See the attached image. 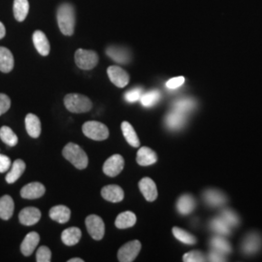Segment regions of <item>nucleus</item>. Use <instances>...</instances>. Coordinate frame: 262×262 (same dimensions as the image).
<instances>
[{
    "mask_svg": "<svg viewBox=\"0 0 262 262\" xmlns=\"http://www.w3.org/2000/svg\"><path fill=\"white\" fill-rule=\"evenodd\" d=\"M57 24L62 34L71 36L75 30V10L69 3H63L57 9Z\"/></svg>",
    "mask_w": 262,
    "mask_h": 262,
    "instance_id": "1",
    "label": "nucleus"
},
{
    "mask_svg": "<svg viewBox=\"0 0 262 262\" xmlns=\"http://www.w3.org/2000/svg\"><path fill=\"white\" fill-rule=\"evenodd\" d=\"M62 155L76 168L83 170L89 164V159L84 150L77 144L68 143L62 150Z\"/></svg>",
    "mask_w": 262,
    "mask_h": 262,
    "instance_id": "2",
    "label": "nucleus"
},
{
    "mask_svg": "<svg viewBox=\"0 0 262 262\" xmlns=\"http://www.w3.org/2000/svg\"><path fill=\"white\" fill-rule=\"evenodd\" d=\"M64 106L68 111L72 113H86L93 108V103L85 95L69 94L64 97Z\"/></svg>",
    "mask_w": 262,
    "mask_h": 262,
    "instance_id": "3",
    "label": "nucleus"
},
{
    "mask_svg": "<svg viewBox=\"0 0 262 262\" xmlns=\"http://www.w3.org/2000/svg\"><path fill=\"white\" fill-rule=\"evenodd\" d=\"M83 132L86 137L95 141L106 140L109 137L108 127L103 123L96 121L84 122Z\"/></svg>",
    "mask_w": 262,
    "mask_h": 262,
    "instance_id": "4",
    "label": "nucleus"
},
{
    "mask_svg": "<svg viewBox=\"0 0 262 262\" xmlns=\"http://www.w3.org/2000/svg\"><path fill=\"white\" fill-rule=\"evenodd\" d=\"M75 62L79 68L91 70L97 66L98 56L94 51L79 49L75 53Z\"/></svg>",
    "mask_w": 262,
    "mask_h": 262,
    "instance_id": "5",
    "label": "nucleus"
},
{
    "mask_svg": "<svg viewBox=\"0 0 262 262\" xmlns=\"http://www.w3.org/2000/svg\"><path fill=\"white\" fill-rule=\"evenodd\" d=\"M85 226L88 232L94 240H101L105 234V225L103 220L96 215H89L85 219Z\"/></svg>",
    "mask_w": 262,
    "mask_h": 262,
    "instance_id": "6",
    "label": "nucleus"
},
{
    "mask_svg": "<svg viewBox=\"0 0 262 262\" xmlns=\"http://www.w3.org/2000/svg\"><path fill=\"white\" fill-rule=\"evenodd\" d=\"M141 243L138 240L124 244L118 252V259L121 262L133 261L140 253Z\"/></svg>",
    "mask_w": 262,
    "mask_h": 262,
    "instance_id": "7",
    "label": "nucleus"
},
{
    "mask_svg": "<svg viewBox=\"0 0 262 262\" xmlns=\"http://www.w3.org/2000/svg\"><path fill=\"white\" fill-rule=\"evenodd\" d=\"M124 166V159L121 155H114L107 159L103 164V172L109 177L118 176Z\"/></svg>",
    "mask_w": 262,
    "mask_h": 262,
    "instance_id": "8",
    "label": "nucleus"
},
{
    "mask_svg": "<svg viewBox=\"0 0 262 262\" xmlns=\"http://www.w3.org/2000/svg\"><path fill=\"white\" fill-rule=\"evenodd\" d=\"M107 73L110 81L118 88H124L129 83L128 73L121 68L120 66H113L108 67Z\"/></svg>",
    "mask_w": 262,
    "mask_h": 262,
    "instance_id": "9",
    "label": "nucleus"
},
{
    "mask_svg": "<svg viewBox=\"0 0 262 262\" xmlns=\"http://www.w3.org/2000/svg\"><path fill=\"white\" fill-rule=\"evenodd\" d=\"M41 219V212L35 207H27L23 209L19 214V223L21 225L31 226L36 225Z\"/></svg>",
    "mask_w": 262,
    "mask_h": 262,
    "instance_id": "10",
    "label": "nucleus"
},
{
    "mask_svg": "<svg viewBox=\"0 0 262 262\" xmlns=\"http://www.w3.org/2000/svg\"><path fill=\"white\" fill-rule=\"evenodd\" d=\"M187 116L184 113L172 110L165 118V124L170 130H179L183 128L187 122Z\"/></svg>",
    "mask_w": 262,
    "mask_h": 262,
    "instance_id": "11",
    "label": "nucleus"
},
{
    "mask_svg": "<svg viewBox=\"0 0 262 262\" xmlns=\"http://www.w3.org/2000/svg\"><path fill=\"white\" fill-rule=\"evenodd\" d=\"M46 188L38 182L28 184L20 189V196L26 199H37L45 194Z\"/></svg>",
    "mask_w": 262,
    "mask_h": 262,
    "instance_id": "12",
    "label": "nucleus"
},
{
    "mask_svg": "<svg viewBox=\"0 0 262 262\" xmlns=\"http://www.w3.org/2000/svg\"><path fill=\"white\" fill-rule=\"evenodd\" d=\"M261 246V236L257 233H251L244 239L242 249L246 254H253L260 250Z\"/></svg>",
    "mask_w": 262,
    "mask_h": 262,
    "instance_id": "13",
    "label": "nucleus"
},
{
    "mask_svg": "<svg viewBox=\"0 0 262 262\" xmlns=\"http://www.w3.org/2000/svg\"><path fill=\"white\" fill-rule=\"evenodd\" d=\"M106 54L118 63L126 64L130 61V53L125 48L111 46L106 50Z\"/></svg>",
    "mask_w": 262,
    "mask_h": 262,
    "instance_id": "14",
    "label": "nucleus"
},
{
    "mask_svg": "<svg viewBox=\"0 0 262 262\" xmlns=\"http://www.w3.org/2000/svg\"><path fill=\"white\" fill-rule=\"evenodd\" d=\"M139 188L147 201L152 202L158 198V188L151 179H142L139 182Z\"/></svg>",
    "mask_w": 262,
    "mask_h": 262,
    "instance_id": "15",
    "label": "nucleus"
},
{
    "mask_svg": "<svg viewBox=\"0 0 262 262\" xmlns=\"http://www.w3.org/2000/svg\"><path fill=\"white\" fill-rule=\"evenodd\" d=\"M101 195L105 200L112 202V203H118L121 202L124 197V192L122 188L117 185H109L102 188Z\"/></svg>",
    "mask_w": 262,
    "mask_h": 262,
    "instance_id": "16",
    "label": "nucleus"
},
{
    "mask_svg": "<svg viewBox=\"0 0 262 262\" xmlns=\"http://www.w3.org/2000/svg\"><path fill=\"white\" fill-rule=\"evenodd\" d=\"M32 38H33V44L35 46V49L37 50L38 53L41 56H48L50 54L51 46L46 34L41 30H36L34 31Z\"/></svg>",
    "mask_w": 262,
    "mask_h": 262,
    "instance_id": "17",
    "label": "nucleus"
},
{
    "mask_svg": "<svg viewBox=\"0 0 262 262\" xmlns=\"http://www.w3.org/2000/svg\"><path fill=\"white\" fill-rule=\"evenodd\" d=\"M39 241H40V236L37 232L28 233L20 245V252L26 256L31 255L35 251V248L37 247Z\"/></svg>",
    "mask_w": 262,
    "mask_h": 262,
    "instance_id": "18",
    "label": "nucleus"
},
{
    "mask_svg": "<svg viewBox=\"0 0 262 262\" xmlns=\"http://www.w3.org/2000/svg\"><path fill=\"white\" fill-rule=\"evenodd\" d=\"M136 161L141 166H149L158 161V156L150 148L142 147L137 152Z\"/></svg>",
    "mask_w": 262,
    "mask_h": 262,
    "instance_id": "19",
    "label": "nucleus"
},
{
    "mask_svg": "<svg viewBox=\"0 0 262 262\" xmlns=\"http://www.w3.org/2000/svg\"><path fill=\"white\" fill-rule=\"evenodd\" d=\"M203 197L207 204L211 207L224 206L226 202L225 194L216 189H207Z\"/></svg>",
    "mask_w": 262,
    "mask_h": 262,
    "instance_id": "20",
    "label": "nucleus"
},
{
    "mask_svg": "<svg viewBox=\"0 0 262 262\" xmlns=\"http://www.w3.org/2000/svg\"><path fill=\"white\" fill-rule=\"evenodd\" d=\"M26 128L28 135L32 138H38L41 134V122L36 115L28 114L26 117Z\"/></svg>",
    "mask_w": 262,
    "mask_h": 262,
    "instance_id": "21",
    "label": "nucleus"
},
{
    "mask_svg": "<svg viewBox=\"0 0 262 262\" xmlns=\"http://www.w3.org/2000/svg\"><path fill=\"white\" fill-rule=\"evenodd\" d=\"M49 215L52 220L56 221L59 224H66L70 219L71 211L68 207L64 205H57V206L53 207L50 210Z\"/></svg>",
    "mask_w": 262,
    "mask_h": 262,
    "instance_id": "22",
    "label": "nucleus"
},
{
    "mask_svg": "<svg viewBox=\"0 0 262 262\" xmlns=\"http://www.w3.org/2000/svg\"><path fill=\"white\" fill-rule=\"evenodd\" d=\"M14 68V56L9 49L0 47V71L9 73Z\"/></svg>",
    "mask_w": 262,
    "mask_h": 262,
    "instance_id": "23",
    "label": "nucleus"
},
{
    "mask_svg": "<svg viewBox=\"0 0 262 262\" xmlns=\"http://www.w3.org/2000/svg\"><path fill=\"white\" fill-rule=\"evenodd\" d=\"M15 204L14 200L10 195H4L0 198V219L8 221L14 213Z\"/></svg>",
    "mask_w": 262,
    "mask_h": 262,
    "instance_id": "24",
    "label": "nucleus"
},
{
    "mask_svg": "<svg viewBox=\"0 0 262 262\" xmlns=\"http://www.w3.org/2000/svg\"><path fill=\"white\" fill-rule=\"evenodd\" d=\"M26 170V163L21 159H17L12 164V167L10 169L9 172L6 175V182L8 184H13L16 181H18L23 173Z\"/></svg>",
    "mask_w": 262,
    "mask_h": 262,
    "instance_id": "25",
    "label": "nucleus"
},
{
    "mask_svg": "<svg viewBox=\"0 0 262 262\" xmlns=\"http://www.w3.org/2000/svg\"><path fill=\"white\" fill-rule=\"evenodd\" d=\"M196 205L194 198L191 195L185 194L179 198L177 202V210L181 215H188L190 214Z\"/></svg>",
    "mask_w": 262,
    "mask_h": 262,
    "instance_id": "26",
    "label": "nucleus"
},
{
    "mask_svg": "<svg viewBox=\"0 0 262 262\" xmlns=\"http://www.w3.org/2000/svg\"><path fill=\"white\" fill-rule=\"evenodd\" d=\"M136 221H137V217L135 214L130 211H126L117 216L115 221V225L119 229H125V228L132 227L136 224Z\"/></svg>",
    "mask_w": 262,
    "mask_h": 262,
    "instance_id": "27",
    "label": "nucleus"
},
{
    "mask_svg": "<svg viewBox=\"0 0 262 262\" xmlns=\"http://www.w3.org/2000/svg\"><path fill=\"white\" fill-rule=\"evenodd\" d=\"M82 237V231L78 227H69L61 233V240L66 246H74L79 243Z\"/></svg>",
    "mask_w": 262,
    "mask_h": 262,
    "instance_id": "28",
    "label": "nucleus"
},
{
    "mask_svg": "<svg viewBox=\"0 0 262 262\" xmlns=\"http://www.w3.org/2000/svg\"><path fill=\"white\" fill-rule=\"evenodd\" d=\"M122 130L123 133V136L125 138V140L127 141V143L134 147V148H138L140 146V141L136 134V132L134 130L133 126L131 125L128 122H123L122 123Z\"/></svg>",
    "mask_w": 262,
    "mask_h": 262,
    "instance_id": "29",
    "label": "nucleus"
},
{
    "mask_svg": "<svg viewBox=\"0 0 262 262\" xmlns=\"http://www.w3.org/2000/svg\"><path fill=\"white\" fill-rule=\"evenodd\" d=\"M14 16L18 21H24L29 11L28 0H14Z\"/></svg>",
    "mask_w": 262,
    "mask_h": 262,
    "instance_id": "30",
    "label": "nucleus"
},
{
    "mask_svg": "<svg viewBox=\"0 0 262 262\" xmlns=\"http://www.w3.org/2000/svg\"><path fill=\"white\" fill-rule=\"evenodd\" d=\"M196 107V101L192 98L186 97V98H181L177 101H175L173 104V109L179 111V112L184 113V114H189L192 112Z\"/></svg>",
    "mask_w": 262,
    "mask_h": 262,
    "instance_id": "31",
    "label": "nucleus"
},
{
    "mask_svg": "<svg viewBox=\"0 0 262 262\" xmlns=\"http://www.w3.org/2000/svg\"><path fill=\"white\" fill-rule=\"evenodd\" d=\"M0 138L10 147H15L19 142L18 136L10 128L9 126H2L0 128Z\"/></svg>",
    "mask_w": 262,
    "mask_h": 262,
    "instance_id": "32",
    "label": "nucleus"
},
{
    "mask_svg": "<svg viewBox=\"0 0 262 262\" xmlns=\"http://www.w3.org/2000/svg\"><path fill=\"white\" fill-rule=\"evenodd\" d=\"M211 246L215 251H219L225 254L231 253V246L222 236L213 237L211 239Z\"/></svg>",
    "mask_w": 262,
    "mask_h": 262,
    "instance_id": "33",
    "label": "nucleus"
},
{
    "mask_svg": "<svg viewBox=\"0 0 262 262\" xmlns=\"http://www.w3.org/2000/svg\"><path fill=\"white\" fill-rule=\"evenodd\" d=\"M160 97H161V94L159 91L157 90L150 91L149 93L142 94L140 98L141 104L144 107H152L154 105L159 102Z\"/></svg>",
    "mask_w": 262,
    "mask_h": 262,
    "instance_id": "34",
    "label": "nucleus"
},
{
    "mask_svg": "<svg viewBox=\"0 0 262 262\" xmlns=\"http://www.w3.org/2000/svg\"><path fill=\"white\" fill-rule=\"evenodd\" d=\"M210 226L215 231V233H217V234L229 235L230 232H231L230 226L227 225L221 216L214 219L211 222Z\"/></svg>",
    "mask_w": 262,
    "mask_h": 262,
    "instance_id": "35",
    "label": "nucleus"
},
{
    "mask_svg": "<svg viewBox=\"0 0 262 262\" xmlns=\"http://www.w3.org/2000/svg\"><path fill=\"white\" fill-rule=\"evenodd\" d=\"M172 231L175 238L178 239L179 241H181L182 243L187 244V245H193L196 243V238L193 235L188 233L187 231L180 227H173Z\"/></svg>",
    "mask_w": 262,
    "mask_h": 262,
    "instance_id": "36",
    "label": "nucleus"
},
{
    "mask_svg": "<svg viewBox=\"0 0 262 262\" xmlns=\"http://www.w3.org/2000/svg\"><path fill=\"white\" fill-rule=\"evenodd\" d=\"M221 217L225 221L227 225H229L230 227H235L239 225L240 221H239V216L237 214L231 211V210H224L221 214Z\"/></svg>",
    "mask_w": 262,
    "mask_h": 262,
    "instance_id": "37",
    "label": "nucleus"
},
{
    "mask_svg": "<svg viewBox=\"0 0 262 262\" xmlns=\"http://www.w3.org/2000/svg\"><path fill=\"white\" fill-rule=\"evenodd\" d=\"M183 260L186 262H203L206 261V256L199 252V251H192L186 253L183 256Z\"/></svg>",
    "mask_w": 262,
    "mask_h": 262,
    "instance_id": "38",
    "label": "nucleus"
},
{
    "mask_svg": "<svg viewBox=\"0 0 262 262\" xmlns=\"http://www.w3.org/2000/svg\"><path fill=\"white\" fill-rule=\"evenodd\" d=\"M52 260V253L46 246H42L38 249L36 253V261L50 262Z\"/></svg>",
    "mask_w": 262,
    "mask_h": 262,
    "instance_id": "39",
    "label": "nucleus"
},
{
    "mask_svg": "<svg viewBox=\"0 0 262 262\" xmlns=\"http://www.w3.org/2000/svg\"><path fill=\"white\" fill-rule=\"evenodd\" d=\"M142 94H143V90L141 88H135L130 90L129 92H127L124 95V98L127 102L133 103L140 100Z\"/></svg>",
    "mask_w": 262,
    "mask_h": 262,
    "instance_id": "40",
    "label": "nucleus"
},
{
    "mask_svg": "<svg viewBox=\"0 0 262 262\" xmlns=\"http://www.w3.org/2000/svg\"><path fill=\"white\" fill-rule=\"evenodd\" d=\"M11 107V100L9 96L4 94H0V116L7 112Z\"/></svg>",
    "mask_w": 262,
    "mask_h": 262,
    "instance_id": "41",
    "label": "nucleus"
},
{
    "mask_svg": "<svg viewBox=\"0 0 262 262\" xmlns=\"http://www.w3.org/2000/svg\"><path fill=\"white\" fill-rule=\"evenodd\" d=\"M185 84V78L184 77H175L170 79L168 82L166 83V88L169 90H176L180 88L181 85Z\"/></svg>",
    "mask_w": 262,
    "mask_h": 262,
    "instance_id": "42",
    "label": "nucleus"
},
{
    "mask_svg": "<svg viewBox=\"0 0 262 262\" xmlns=\"http://www.w3.org/2000/svg\"><path fill=\"white\" fill-rule=\"evenodd\" d=\"M11 168V159L0 154V173H5Z\"/></svg>",
    "mask_w": 262,
    "mask_h": 262,
    "instance_id": "43",
    "label": "nucleus"
},
{
    "mask_svg": "<svg viewBox=\"0 0 262 262\" xmlns=\"http://www.w3.org/2000/svg\"><path fill=\"white\" fill-rule=\"evenodd\" d=\"M209 260L214 262L226 261V258H225V253H221L213 249V251H211L209 253Z\"/></svg>",
    "mask_w": 262,
    "mask_h": 262,
    "instance_id": "44",
    "label": "nucleus"
},
{
    "mask_svg": "<svg viewBox=\"0 0 262 262\" xmlns=\"http://www.w3.org/2000/svg\"><path fill=\"white\" fill-rule=\"evenodd\" d=\"M5 34H6V29H5L4 25L0 21V39H2V38L4 37Z\"/></svg>",
    "mask_w": 262,
    "mask_h": 262,
    "instance_id": "45",
    "label": "nucleus"
},
{
    "mask_svg": "<svg viewBox=\"0 0 262 262\" xmlns=\"http://www.w3.org/2000/svg\"><path fill=\"white\" fill-rule=\"evenodd\" d=\"M68 262H84V260L82 258H79V257H75V258H71L69 259Z\"/></svg>",
    "mask_w": 262,
    "mask_h": 262,
    "instance_id": "46",
    "label": "nucleus"
}]
</instances>
